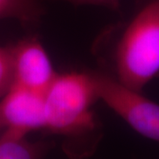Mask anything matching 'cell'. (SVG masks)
Instances as JSON below:
<instances>
[{
	"label": "cell",
	"instance_id": "5b68a950",
	"mask_svg": "<svg viewBox=\"0 0 159 159\" xmlns=\"http://www.w3.org/2000/svg\"><path fill=\"white\" fill-rule=\"evenodd\" d=\"M45 129L43 93L12 85L0 98V131L28 134Z\"/></svg>",
	"mask_w": 159,
	"mask_h": 159
},
{
	"label": "cell",
	"instance_id": "6da1fadb",
	"mask_svg": "<svg viewBox=\"0 0 159 159\" xmlns=\"http://www.w3.org/2000/svg\"><path fill=\"white\" fill-rule=\"evenodd\" d=\"M114 62L115 78L139 92L159 74V0L147 3L125 27Z\"/></svg>",
	"mask_w": 159,
	"mask_h": 159
},
{
	"label": "cell",
	"instance_id": "8992f818",
	"mask_svg": "<svg viewBox=\"0 0 159 159\" xmlns=\"http://www.w3.org/2000/svg\"><path fill=\"white\" fill-rule=\"evenodd\" d=\"M27 135L3 131L0 135V159H35L44 156L49 147L45 143L29 141Z\"/></svg>",
	"mask_w": 159,
	"mask_h": 159
},
{
	"label": "cell",
	"instance_id": "277c9868",
	"mask_svg": "<svg viewBox=\"0 0 159 159\" xmlns=\"http://www.w3.org/2000/svg\"><path fill=\"white\" fill-rule=\"evenodd\" d=\"M12 84L44 93L57 73L45 48L35 37L20 40L10 46Z\"/></svg>",
	"mask_w": 159,
	"mask_h": 159
},
{
	"label": "cell",
	"instance_id": "9c48e42d",
	"mask_svg": "<svg viewBox=\"0 0 159 159\" xmlns=\"http://www.w3.org/2000/svg\"><path fill=\"white\" fill-rule=\"evenodd\" d=\"M74 6H97L105 7L111 11H119L120 0H63Z\"/></svg>",
	"mask_w": 159,
	"mask_h": 159
},
{
	"label": "cell",
	"instance_id": "3957f363",
	"mask_svg": "<svg viewBox=\"0 0 159 159\" xmlns=\"http://www.w3.org/2000/svg\"><path fill=\"white\" fill-rule=\"evenodd\" d=\"M98 99L143 137L159 143V104L115 77L92 73Z\"/></svg>",
	"mask_w": 159,
	"mask_h": 159
},
{
	"label": "cell",
	"instance_id": "52a82bcc",
	"mask_svg": "<svg viewBox=\"0 0 159 159\" xmlns=\"http://www.w3.org/2000/svg\"><path fill=\"white\" fill-rule=\"evenodd\" d=\"M43 13L38 0H0V20L13 19L30 25L39 21Z\"/></svg>",
	"mask_w": 159,
	"mask_h": 159
},
{
	"label": "cell",
	"instance_id": "ba28073f",
	"mask_svg": "<svg viewBox=\"0 0 159 159\" xmlns=\"http://www.w3.org/2000/svg\"><path fill=\"white\" fill-rule=\"evenodd\" d=\"M12 64L10 46H0V98L12 85Z\"/></svg>",
	"mask_w": 159,
	"mask_h": 159
},
{
	"label": "cell",
	"instance_id": "7a4b0ae2",
	"mask_svg": "<svg viewBox=\"0 0 159 159\" xmlns=\"http://www.w3.org/2000/svg\"><path fill=\"white\" fill-rule=\"evenodd\" d=\"M43 95L45 129L68 137L96 130L97 120L92 105L98 97L92 73L57 74Z\"/></svg>",
	"mask_w": 159,
	"mask_h": 159
}]
</instances>
